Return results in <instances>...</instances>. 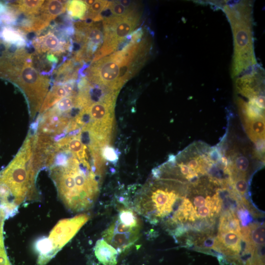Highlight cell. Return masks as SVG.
Returning <instances> with one entry per match:
<instances>
[{
  "instance_id": "obj_23",
  "label": "cell",
  "mask_w": 265,
  "mask_h": 265,
  "mask_svg": "<svg viewBox=\"0 0 265 265\" xmlns=\"http://www.w3.org/2000/svg\"><path fill=\"white\" fill-rule=\"evenodd\" d=\"M237 213L242 226L246 227L252 220V217L247 210L242 206V203L237 209Z\"/></svg>"
},
{
  "instance_id": "obj_1",
  "label": "cell",
  "mask_w": 265,
  "mask_h": 265,
  "mask_svg": "<svg viewBox=\"0 0 265 265\" xmlns=\"http://www.w3.org/2000/svg\"><path fill=\"white\" fill-rule=\"evenodd\" d=\"M32 54L25 48L15 50L0 68V78L11 81L24 93L32 117L39 112L49 91V78L35 68Z\"/></svg>"
},
{
  "instance_id": "obj_11",
  "label": "cell",
  "mask_w": 265,
  "mask_h": 265,
  "mask_svg": "<svg viewBox=\"0 0 265 265\" xmlns=\"http://www.w3.org/2000/svg\"><path fill=\"white\" fill-rule=\"evenodd\" d=\"M68 0H48L44 1L37 16L47 26L64 13Z\"/></svg>"
},
{
  "instance_id": "obj_20",
  "label": "cell",
  "mask_w": 265,
  "mask_h": 265,
  "mask_svg": "<svg viewBox=\"0 0 265 265\" xmlns=\"http://www.w3.org/2000/svg\"><path fill=\"white\" fill-rule=\"evenodd\" d=\"M232 179V187L234 190L239 196L243 197L248 189L247 177L241 175H234Z\"/></svg>"
},
{
  "instance_id": "obj_10",
  "label": "cell",
  "mask_w": 265,
  "mask_h": 265,
  "mask_svg": "<svg viewBox=\"0 0 265 265\" xmlns=\"http://www.w3.org/2000/svg\"><path fill=\"white\" fill-rule=\"evenodd\" d=\"M0 39L4 44L18 49L31 45L25 33L12 26H1Z\"/></svg>"
},
{
  "instance_id": "obj_2",
  "label": "cell",
  "mask_w": 265,
  "mask_h": 265,
  "mask_svg": "<svg viewBox=\"0 0 265 265\" xmlns=\"http://www.w3.org/2000/svg\"><path fill=\"white\" fill-rule=\"evenodd\" d=\"M223 10L230 23L234 38L232 76L237 78L257 64L253 46L251 2L240 1L226 4Z\"/></svg>"
},
{
  "instance_id": "obj_21",
  "label": "cell",
  "mask_w": 265,
  "mask_h": 265,
  "mask_svg": "<svg viewBox=\"0 0 265 265\" xmlns=\"http://www.w3.org/2000/svg\"><path fill=\"white\" fill-rule=\"evenodd\" d=\"M76 97L74 95H69L59 101L53 108L57 112H68L74 106H75Z\"/></svg>"
},
{
  "instance_id": "obj_15",
  "label": "cell",
  "mask_w": 265,
  "mask_h": 265,
  "mask_svg": "<svg viewBox=\"0 0 265 265\" xmlns=\"http://www.w3.org/2000/svg\"><path fill=\"white\" fill-rule=\"evenodd\" d=\"M45 0H25L10 2L19 13L24 14L26 18H33L37 16Z\"/></svg>"
},
{
  "instance_id": "obj_25",
  "label": "cell",
  "mask_w": 265,
  "mask_h": 265,
  "mask_svg": "<svg viewBox=\"0 0 265 265\" xmlns=\"http://www.w3.org/2000/svg\"><path fill=\"white\" fill-rule=\"evenodd\" d=\"M96 0H83L87 7L91 6L95 1Z\"/></svg>"
},
{
  "instance_id": "obj_12",
  "label": "cell",
  "mask_w": 265,
  "mask_h": 265,
  "mask_svg": "<svg viewBox=\"0 0 265 265\" xmlns=\"http://www.w3.org/2000/svg\"><path fill=\"white\" fill-rule=\"evenodd\" d=\"M79 133L76 135H68L60 139L55 143V146L58 149L69 150L80 160H87L86 147L82 142Z\"/></svg>"
},
{
  "instance_id": "obj_8",
  "label": "cell",
  "mask_w": 265,
  "mask_h": 265,
  "mask_svg": "<svg viewBox=\"0 0 265 265\" xmlns=\"http://www.w3.org/2000/svg\"><path fill=\"white\" fill-rule=\"evenodd\" d=\"M50 28L46 33L35 37L31 42L36 53L59 56L66 51H71L72 45L69 37L57 29Z\"/></svg>"
},
{
  "instance_id": "obj_6",
  "label": "cell",
  "mask_w": 265,
  "mask_h": 265,
  "mask_svg": "<svg viewBox=\"0 0 265 265\" xmlns=\"http://www.w3.org/2000/svg\"><path fill=\"white\" fill-rule=\"evenodd\" d=\"M88 219V215L81 214L58 222L51 232L49 238L41 240L37 244L40 252L39 261L43 264L47 263L75 235Z\"/></svg>"
},
{
  "instance_id": "obj_13",
  "label": "cell",
  "mask_w": 265,
  "mask_h": 265,
  "mask_svg": "<svg viewBox=\"0 0 265 265\" xmlns=\"http://www.w3.org/2000/svg\"><path fill=\"white\" fill-rule=\"evenodd\" d=\"M95 254L104 265H116L118 251L103 238L99 239L95 245Z\"/></svg>"
},
{
  "instance_id": "obj_4",
  "label": "cell",
  "mask_w": 265,
  "mask_h": 265,
  "mask_svg": "<svg viewBox=\"0 0 265 265\" xmlns=\"http://www.w3.org/2000/svg\"><path fill=\"white\" fill-rule=\"evenodd\" d=\"M154 179L140 190L135 200V207L149 221L156 224L173 212L182 196L179 188L185 184L171 178Z\"/></svg>"
},
{
  "instance_id": "obj_18",
  "label": "cell",
  "mask_w": 265,
  "mask_h": 265,
  "mask_svg": "<svg viewBox=\"0 0 265 265\" xmlns=\"http://www.w3.org/2000/svg\"><path fill=\"white\" fill-rule=\"evenodd\" d=\"M108 3L106 0H95V2L88 7L87 11L82 20L92 19L94 22L101 20L102 12L106 9Z\"/></svg>"
},
{
  "instance_id": "obj_16",
  "label": "cell",
  "mask_w": 265,
  "mask_h": 265,
  "mask_svg": "<svg viewBox=\"0 0 265 265\" xmlns=\"http://www.w3.org/2000/svg\"><path fill=\"white\" fill-rule=\"evenodd\" d=\"M227 231L240 233L239 221L235 212H224L220 216L218 232Z\"/></svg>"
},
{
  "instance_id": "obj_22",
  "label": "cell",
  "mask_w": 265,
  "mask_h": 265,
  "mask_svg": "<svg viewBox=\"0 0 265 265\" xmlns=\"http://www.w3.org/2000/svg\"><path fill=\"white\" fill-rule=\"evenodd\" d=\"M101 156L106 160L116 163L118 159L117 152L112 147L106 145L101 149Z\"/></svg>"
},
{
  "instance_id": "obj_14",
  "label": "cell",
  "mask_w": 265,
  "mask_h": 265,
  "mask_svg": "<svg viewBox=\"0 0 265 265\" xmlns=\"http://www.w3.org/2000/svg\"><path fill=\"white\" fill-rule=\"evenodd\" d=\"M69 96L62 83H55L47 93L39 110L41 114L62 98Z\"/></svg>"
},
{
  "instance_id": "obj_7",
  "label": "cell",
  "mask_w": 265,
  "mask_h": 265,
  "mask_svg": "<svg viewBox=\"0 0 265 265\" xmlns=\"http://www.w3.org/2000/svg\"><path fill=\"white\" fill-rule=\"evenodd\" d=\"M121 64L113 54L92 62L87 70L89 80L111 90L121 86L120 82Z\"/></svg>"
},
{
  "instance_id": "obj_19",
  "label": "cell",
  "mask_w": 265,
  "mask_h": 265,
  "mask_svg": "<svg viewBox=\"0 0 265 265\" xmlns=\"http://www.w3.org/2000/svg\"><path fill=\"white\" fill-rule=\"evenodd\" d=\"M106 8L109 9L114 16L123 17L135 13L134 7H125L119 2V0L108 2Z\"/></svg>"
},
{
  "instance_id": "obj_3",
  "label": "cell",
  "mask_w": 265,
  "mask_h": 265,
  "mask_svg": "<svg viewBox=\"0 0 265 265\" xmlns=\"http://www.w3.org/2000/svg\"><path fill=\"white\" fill-rule=\"evenodd\" d=\"M33 140V136L27 137L15 157L0 174V183L7 190L14 210L36 192L34 181L38 170L32 160Z\"/></svg>"
},
{
  "instance_id": "obj_5",
  "label": "cell",
  "mask_w": 265,
  "mask_h": 265,
  "mask_svg": "<svg viewBox=\"0 0 265 265\" xmlns=\"http://www.w3.org/2000/svg\"><path fill=\"white\" fill-rule=\"evenodd\" d=\"M141 223L130 209L121 210L103 234V239L119 252L131 247L139 237Z\"/></svg>"
},
{
  "instance_id": "obj_17",
  "label": "cell",
  "mask_w": 265,
  "mask_h": 265,
  "mask_svg": "<svg viewBox=\"0 0 265 265\" xmlns=\"http://www.w3.org/2000/svg\"><path fill=\"white\" fill-rule=\"evenodd\" d=\"M68 14L75 19H83L87 10V6L83 0H69L67 5Z\"/></svg>"
},
{
  "instance_id": "obj_24",
  "label": "cell",
  "mask_w": 265,
  "mask_h": 265,
  "mask_svg": "<svg viewBox=\"0 0 265 265\" xmlns=\"http://www.w3.org/2000/svg\"><path fill=\"white\" fill-rule=\"evenodd\" d=\"M0 265H11L5 250L1 232H0Z\"/></svg>"
},
{
  "instance_id": "obj_9",
  "label": "cell",
  "mask_w": 265,
  "mask_h": 265,
  "mask_svg": "<svg viewBox=\"0 0 265 265\" xmlns=\"http://www.w3.org/2000/svg\"><path fill=\"white\" fill-rule=\"evenodd\" d=\"M71 120L67 116L61 115L53 108L46 112L39 124L38 133L50 136L61 133L66 131Z\"/></svg>"
}]
</instances>
